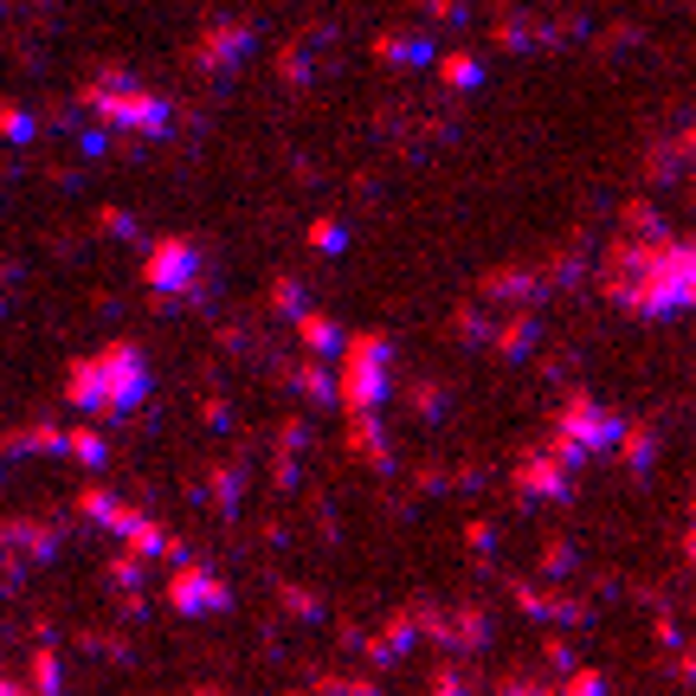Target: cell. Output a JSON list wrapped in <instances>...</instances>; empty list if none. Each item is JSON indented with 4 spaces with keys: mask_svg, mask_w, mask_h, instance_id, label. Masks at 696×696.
Instances as JSON below:
<instances>
[{
    "mask_svg": "<svg viewBox=\"0 0 696 696\" xmlns=\"http://www.w3.org/2000/svg\"><path fill=\"white\" fill-rule=\"evenodd\" d=\"M620 458L632 477H652V458H658V426L652 419H620Z\"/></svg>",
    "mask_w": 696,
    "mask_h": 696,
    "instance_id": "cell-10",
    "label": "cell"
},
{
    "mask_svg": "<svg viewBox=\"0 0 696 696\" xmlns=\"http://www.w3.org/2000/svg\"><path fill=\"white\" fill-rule=\"evenodd\" d=\"M72 503H77V516H84V522H97V529H111V516H116V497H111V490H104V484H84V490H77Z\"/></svg>",
    "mask_w": 696,
    "mask_h": 696,
    "instance_id": "cell-21",
    "label": "cell"
},
{
    "mask_svg": "<svg viewBox=\"0 0 696 696\" xmlns=\"http://www.w3.org/2000/svg\"><path fill=\"white\" fill-rule=\"evenodd\" d=\"M297 342H303V355H330V349H342V330L323 310H297Z\"/></svg>",
    "mask_w": 696,
    "mask_h": 696,
    "instance_id": "cell-14",
    "label": "cell"
},
{
    "mask_svg": "<svg viewBox=\"0 0 696 696\" xmlns=\"http://www.w3.org/2000/svg\"><path fill=\"white\" fill-rule=\"evenodd\" d=\"M510 484L529 490V497H549V503H568V497H574V471H568L561 458H549V451H522L510 465Z\"/></svg>",
    "mask_w": 696,
    "mask_h": 696,
    "instance_id": "cell-6",
    "label": "cell"
},
{
    "mask_svg": "<svg viewBox=\"0 0 696 696\" xmlns=\"http://www.w3.org/2000/svg\"><path fill=\"white\" fill-rule=\"evenodd\" d=\"M291 696H310V690H291Z\"/></svg>",
    "mask_w": 696,
    "mask_h": 696,
    "instance_id": "cell-38",
    "label": "cell"
},
{
    "mask_svg": "<svg viewBox=\"0 0 696 696\" xmlns=\"http://www.w3.org/2000/svg\"><path fill=\"white\" fill-rule=\"evenodd\" d=\"M0 549H13L27 568L52 561V554L65 549V522H52V516H13V522H0Z\"/></svg>",
    "mask_w": 696,
    "mask_h": 696,
    "instance_id": "cell-5",
    "label": "cell"
},
{
    "mask_svg": "<svg viewBox=\"0 0 696 696\" xmlns=\"http://www.w3.org/2000/svg\"><path fill=\"white\" fill-rule=\"evenodd\" d=\"M168 613H181V620H207V613H226L232 606V586L214 574V568H200V561H175V574H168Z\"/></svg>",
    "mask_w": 696,
    "mask_h": 696,
    "instance_id": "cell-3",
    "label": "cell"
},
{
    "mask_svg": "<svg viewBox=\"0 0 696 696\" xmlns=\"http://www.w3.org/2000/svg\"><path fill=\"white\" fill-rule=\"evenodd\" d=\"M33 696H59V645L52 638L33 652Z\"/></svg>",
    "mask_w": 696,
    "mask_h": 696,
    "instance_id": "cell-25",
    "label": "cell"
},
{
    "mask_svg": "<svg viewBox=\"0 0 696 696\" xmlns=\"http://www.w3.org/2000/svg\"><path fill=\"white\" fill-rule=\"evenodd\" d=\"M27 696H33V690H27Z\"/></svg>",
    "mask_w": 696,
    "mask_h": 696,
    "instance_id": "cell-39",
    "label": "cell"
},
{
    "mask_svg": "<svg viewBox=\"0 0 696 696\" xmlns=\"http://www.w3.org/2000/svg\"><path fill=\"white\" fill-rule=\"evenodd\" d=\"M0 458H65V426H13L0 439Z\"/></svg>",
    "mask_w": 696,
    "mask_h": 696,
    "instance_id": "cell-9",
    "label": "cell"
},
{
    "mask_svg": "<svg viewBox=\"0 0 696 696\" xmlns=\"http://www.w3.org/2000/svg\"><path fill=\"white\" fill-rule=\"evenodd\" d=\"M465 549H471V554H490V549H497V522H490V516H477L471 529H465Z\"/></svg>",
    "mask_w": 696,
    "mask_h": 696,
    "instance_id": "cell-29",
    "label": "cell"
},
{
    "mask_svg": "<svg viewBox=\"0 0 696 696\" xmlns=\"http://www.w3.org/2000/svg\"><path fill=\"white\" fill-rule=\"evenodd\" d=\"M310 696H381L374 677H335V671H310Z\"/></svg>",
    "mask_w": 696,
    "mask_h": 696,
    "instance_id": "cell-18",
    "label": "cell"
},
{
    "mask_svg": "<svg viewBox=\"0 0 696 696\" xmlns=\"http://www.w3.org/2000/svg\"><path fill=\"white\" fill-rule=\"evenodd\" d=\"M445 652H490V613L477 600H458L445 613Z\"/></svg>",
    "mask_w": 696,
    "mask_h": 696,
    "instance_id": "cell-8",
    "label": "cell"
},
{
    "mask_svg": "<svg viewBox=\"0 0 696 696\" xmlns=\"http://www.w3.org/2000/svg\"><path fill=\"white\" fill-rule=\"evenodd\" d=\"M207 484H214V510L232 516L246 497V465H207Z\"/></svg>",
    "mask_w": 696,
    "mask_h": 696,
    "instance_id": "cell-16",
    "label": "cell"
},
{
    "mask_svg": "<svg viewBox=\"0 0 696 696\" xmlns=\"http://www.w3.org/2000/svg\"><path fill=\"white\" fill-rule=\"evenodd\" d=\"M200 419H207L214 433H232V406L226 401H200Z\"/></svg>",
    "mask_w": 696,
    "mask_h": 696,
    "instance_id": "cell-32",
    "label": "cell"
},
{
    "mask_svg": "<svg viewBox=\"0 0 696 696\" xmlns=\"http://www.w3.org/2000/svg\"><path fill=\"white\" fill-rule=\"evenodd\" d=\"M148 362L136 342H104L97 355H77L72 374H65V401L77 413H97V419H116V413H136L148 401Z\"/></svg>",
    "mask_w": 696,
    "mask_h": 696,
    "instance_id": "cell-1",
    "label": "cell"
},
{
    "mask_svg": "<svg viewBox=\"0 0 696 696\" xmlns=\"http://www.w3.org/2000/svg\"><path fill=\"white\" fill-rule=\"evenodd\" d=\"M84 652H97V658H111V664H129V638L104 632V625H84Z\"/></svg>",
    "mask_w": 696,
    "mask_h": 696,
    "instance_id": "cell-23",
    "label": "cell"
},
{
    "mask_svg": "<svg viewBox=\"0 0 696 696\" xmlns=\"http://www.w3.org/2000/svg\"><path fill=\"white\" fill-rule=\"evenodd\" d=\"M536 335H542V323H536L529 310H516L510 323H503V330H490V335H484V342H490V349H497L503 362H522V355L536 349Z\"/></svg>",
    "mask_w": 696,
    "mask_h": 696,
    "instance_id": "cell-12",
    "label": "cell"
},
{
    "mask_svg": "<svg viewBox=\"0 0 696 696\" xmlns=\"http://www.w3.org/2000/svg\"><path fill=\"white\" fill-rule=\"evenodd\" d=\"M433 696H477V690L451 671V664H439V671H433Z\"/></svg>",
    "mask_w": 696,
    "mask_h": 696,
    "instance_id": "cell-31",
    "label": "cell"
},
{
    "mask_svg": "<svg viewBox=\"0 0 696 696\" xmlns=\"http://www.w3.org/2000/svg\"><path fill=\"white\" fill-rule=\"evenodd\" d=\"M510 586V600H516V613H529V620H542V625H586L593 620V606L586 600H574V593H549V586H536V581H503Z\"/></svg>",
    "mask_w": 696,
    "mask_h": 696,
    "instance_id": "cell-4",
    "label": "cell"
},
{
    "mask_svg": "<svg viewBox=\"0 0 696 696\" xmlns=\"http://www.w3.org/2000/svg\"><path fill=\"white\" fill-rule=\"evenodd\" d=\"M104 581H111V586H143V581H148V561L123 549V554H111V561H104Z\"/></svg>",
    "mask_w": 696,
    "mask_h": 696,
    "instance_id": "cell-24",
    "label": "cell"
},
{
    "mask_svg": "<svg viewBox=\"0 0 696 696\" xmlns=\"http://www.w3.org/2000/svg\"><path fill=\"white\" fill-rule=\"evenodd\" d=\"M278 606H284V613H291L297 625H323V620H330L323 593H316V586H297V581H284V586H278Z\"/></svg>",
    "mask_w": 696,
    "mask_h": 696,
    "instance_id": "cell-15",
    "label": "cell"
},
{
    "mask_svg": "<svg viewBox=\"0 0 696 696\" xmlns=\"http://www.w3.org/2000/svg\"><path fill=\"white\" fill-rule=\"evenodd\" d=\"M406 406H413L426 426H433V419H445V381H413V387H406Z\"/></svg>",
    "mask_w": 696,
    "mask_h": 696,
    "instance_id": "cell-22",
    "label": "cell"
},
{
    "mask_svg": "<svg viewBox=\"0 0 696 696\" xmlns=\"http://www.w3.org/2000/svg\"><path fill=\"white\" fill-rule=\"evenodd\" d=\"M497 696H549V684H536V677H522V671H503V677H497Z\"/></svg>",
    "mask_w": 696,
    "mask_h": 696,
    "instance_id": "cell-28",
    "label": "cell"
},
{
    "mask_svg": "<svg viewBox=\"0 0 696 696\" xmlns=\"http://www.w3.org/2000/svg\"><path fill=\"white\" fill-rule=\"evenodd\" d=\"M574 568H581V549H574L568 536H549V542H542V574H549V581H568Z\"/></svg>",
    "mask_w": 696,
    "mask_h": 696,
    "instance_id": "cell-20",
    "label": "cell"
},
{
    "mask_svg": "<svg viewBox=\"0 0 696 696\" xmlns=\"http://www.w3.org/2000/svg\"><path fill=\"white\" fill-rule=\"evenodd\" d=\"M278 451H310V426H303V419H284V426H278Z\"/></svg>",
    "mask_w": 696,
    "mask_h": 696,
    "instance_id": "cell-30",
    "label": "cell"
},
{
    "mask_svg": "<svg viewBox=\"0 0 696 696\" xmlns=\"http://www.w3.org/2000/svg\"><path fill=\"white\" fill-rule=\"evenodd\" d=\"M13 593H20V586L7 581V574H0V606H7V600H13Z\"/></svg>",
    "mask_w": 696,
    "mask_h": 696,
    "instance_id": "cell-36",
    "label": "cell"
},
{
    "mask_svg": "<svg viewBox=\"0 0 696 696\" xmlns=\"http://www.w3.org/2000/svg\"><path fill=\"white\" fill-rule=\"evenodd\" d=\"M65 458H77L84 471H104V458H111L104 426H65Z\"/></svg>",
    "mask_w": 696,
    "mask_h": 696,
    "instance_id": "cell-13",
    "label": "cell"
},
{
    "mask_svg": "<svg viewBox=\"0 0 696 696\" xmlns=\"http://www.w3.org/2000/svg\"><path fill=\"white\" fill-rule=\"evenodd\" d=\"M271 310H284V316H297V310H303V291H297L291 278H284V284L271 291Z\"/></svg>",
    "mask_w": 696,
    "mask_h": 696,
    "instance_id": "cell-33",
    "label": "cell"
},
{
    "mask_svg": "<svg viewBox=\"0 0 696 696\" xmlns=\"http://www.w3.org/2000/svg\"><path fill=\"white\" fill-rule=\"evenodd\" d=\"M181 696H226V690H214V684H194V690H181Z\"/></svg>",
    "mask_w": 696,
    "mask_h": 696,
    "instance_id": "cell-37",
    "label": "cell"
},
{
    "mask_svg": "<svg viewBox=\"0 0 696 696\" xmlns=\"http://www.w3.org/2000/svg\"><path fill=\"white\" fill-rule=\"evenodd\" d=\"M349 451L367 458L374 471H394V445H387V433H381L374 413H349Z\"/></svg>",
    "mask_w": 696,
    "mask_h": 696,
    "instance_id": "cell-11",
    "label": "cell"
},
{
    "mask_svg": "<svg viewBox=\"0 0 696 696\" xmlns=\"http://www.w3.org/2000/svg\"><path fill=\"white\" fill-rule=\"evenodd\" d=\"M271 484H278V490H297V465H291V451H278V458H271Z\"/></svg>",
    "mask_w": 696,
    "mask_h": 696,
    "instance_id": "cell-34",
    "label": "cell"
},
{
    "mask_svg": "<svg viewBox=\"0 0 696 696\" xmlns=\"http://www.w3.org/2000/svg\"><path fill=\"white\" fill-rule=\"evenodd\" d=\"M194 264H200V252L187 246V239H168V246H155L143 264V284L148 291H181L187 278H194Z\"/></svg>",
    "mask_w": 696,
    "mask_h": 696,
    "instance_id": "cell-7",
    "label": "cell"
},
{
    "mask_svg": "<svg viewBox=\"0 0 696 696\" xmlns=\"http://www.w3.org/2000/svg\"><path fill=\"white\" fill-rule=\"evenodd\" d=\"M542 664H549V671H574V645H568V632H542Z\"/></svg>",
    "mask_w": 696,
    "mask_h": 696,
    "instance_id": "cell-26",
    "label": "cell"
},
{
    "mask_svg": "<svg viewBox=\"0 0 696 696\" xmlns=\"http://www.w3.org/2000/svg\"><path fill=\"white\" fill-rule=\"evenodd\" d=\"M387 362H394V342L381 330L342 335V381H335V406L342 413H381L394 381H387Z\"/></svg>",
    "mask_w": 696,
    "mask_h": 696,
    "instance_id": "cell-2",
    "label": "cell"
},
{
    "mask_svg": "<svg viewBox=\"0 0 696 696\" xmlns=\"http://www.w3.org/2000/svg\"><path fill=\"white\" fill-rule=\"evenodd\" d=\"M439 484H445V471H439V465H419V471H413V490H426V497H433Z\"/></svg>",
    "mask_w": 696,
    "mask_h": 696,
    "instance_id": "cell-35",
    "label": "cell"
},
{
    "mask_svg": "<svg viewBox=\"0 0 696 696\" xmlns=\"http://www.w3.org/2000/svg\"><path fill=\"white\" fill-rule=\"evenodd\" d=\"M484 297H503V303H529V297H536V278H529V271H490V278H484Z\"/></svg>",
    "mask_w": 696,
    "mask_h": 696,
    "instance_id": "cell-19",
    "label": "cell"
},
{
    "mask_svg": "<svg viewBox=\"0 0 696 696\" xmlns=\"http://www.w3.org/2000/svg\"><path fill=\"white\" fill-rule=\"evenodd\" d=\"M451 330H458V342H484V335H490V323H484L471 303H465V310H451Z\"/></svg>",
    "mask_w": 696,
    "mask_h": 696,
    "instance_id": "cell-27",
    "label": "cell"
},
{
    "mask_svg": "<svg viewBox=\"0 0 696 696\" xmlns=\"http://www.w3.org/2000/svg\"><path fill=\"white\" fill-rule=\"evenodd\" d=\"M291 387H297L310 406H335V374H323V367H316V355H303V367L291 374Z\"/></svg>",
    "mask_w": 696,
    "mask_h": 696,
    "instance_id": "cell-17",
    "label": "cell"
}]
</instances>
